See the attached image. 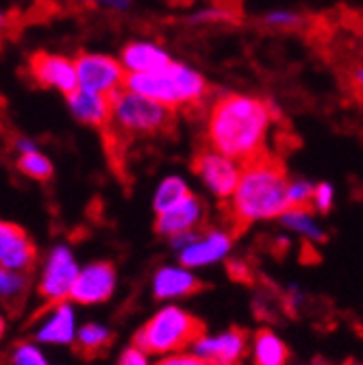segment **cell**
<instances>
[{
	"instance_id": "1",
	"label": "cell",
	"mask_w": 363,
	"mask_h": 365,
	"mask_svg": "<svg viewBox=\"0 0 363 365\" xmlns=\"http://www.w3.org/2000/svg\"><path fill=\"white\" fill-rule=\"evenodd\" d=\"M272 122L267 101L250 94H224L209 109L207 142L211 148L248 163L261 157Z\"/></svg>"
},
{
	"instance_id": "2",
	"label": "cell",
	"mask_w": 363,
	"mask_h": 365,
	"mask_svg": "<svg viewBox=\"0 0 363 365\" xmlns=\"http://www.w3.org/2000/svg\"><path fill=\"white\" fill-rule=\"evenodd\" d=\"M287 185L290 178L283 165L275 159L257 157L244 163L242 178L229 198L233 220L240 226L281 220V215L290 209Z\"/></svg>"
},
{
	"instance_id": "3",
	"label": "cell",
	"mask_w": 363,
	"mask_h": 365,
	"mask_svg": "<svg viewBox=\"0 0 363 365\" xmlns=\"http://www.w3.org/2000/svg\"><path fill=\"white\" fill-rule=\"evenodd\" d=\"M126 89L155 98L172 109L200 105L209 91L207 78L192 66L172 61L161 70L126 74Z\"/></svg>"
},
{
	"instance_id": "4",
	"label": "cell",
	"mask_w": 363,
	"mask_h": 365,
	"mask_svg": "<svg viewBox=\"0 0 363 365\" xmlns=\"http://www.w3.org/2000/svg\"><path fill=\"white\" fill-rule=\"evenodd\" d=\"M203 331L194 313L176 302H163L146 324L135 333L133 344L142 346L153 356H165L178 350H188L194 337Z\"/></svg>"
},
{
	"instance_id": "5",
	"label": "cell",
	"mask_w": 363,
	"mask_h": 365,
	"mask_svg": "<svg viewBox=\"0 0 363 365\" xmlns=\"http://www.w3.org/2000/svg\"><path fill=\"white\" fill-rule=\"evenodd\" d=\"M174 124V109L131 89L111 96V126L128 137L159 135Z\"/></svg>"
},
{
	"instance_id": "6",
	"label": "cell",
	"mask_w": 363,
	"mask_h": 365,
	"mask_svg": "<svg viewBox=\"0 0 363 365\" xmlns=\"http://www.w3.org/2000/svg\"><path fill=\"white\" fill-rule=\"evenodd\" d=\"M78 272H81V261L74 255L72 246L66 242L53 244L37 261V279H35L37 296L46 304L70 300Z\"/></svg>"
},
{
	"instance_id": "7",
	"label": "cell",
	"mask_w": 363,
	"mask_h": 365,
	"mask_svg": "<svg viewBox=\"0 0 363 365\" xmlns=\"http://www.w3.org/2000/svg\"><path fill=\"white\" fill-rule=\"evenodd\" d=\"M192 170L211 196L218 200H229L242 178L244 163L209 146L196 155Z\"/></svg>"
},
{
	"instance_id": "8",
	"label": "cell",
	"mask_w": 363,
	"mask_h": 365,
	"mask_svg": "<svg viewBox=\"0 0 363 365\" xmlns=\"http://www.w3.org/2000/svg\"><path fill=\"white\" fill-rule=\"evenodd\" d=\"M78 327V313L72 300L53 302L37 317L33 327V339L44 348H68L76 344Z\"/></svg>"
},
{
	"instance_id": "9",
	"label": "cell",
	"mask_w": 363,
	"mask_h": 365,
	"mask_svg": "<svg viewBox=\"0 0 363 365\" xmlns=\"http://www.w3.org/2000/svg\"><path fill=\"white\" fill-rule=\"evenodd\" d=\"M78 87L98 91L105 96H116L126 83V70L120 59L105 53H81L76 59Z\"/></svg>"
},
{
	"instance_id": "10",
	"label": "cell",
	"mask_w": 363,
	"mask_h": 365,
	"mask_svg": "<svg viewBox=\"0 0 363 365\" xmlns=\"http://www.w3.org/2000/svg\"><path fill=\"white\" fill-rule=\"evenodd\" d=\"M248 344L250 337L242 329L200 331L190 344V350L213 365H242L248 359Z\"/></svg>"
},
{
	"instance_id": "11",
	"label": "cell",
	"mask_w": 363,
	"mask_h": 365,
	"mask_svg": "<svg viewBox=\"0 0 363 365\" xmlns=\"http://www.w3.org/2000/svg\"><path fill=\"white\" fill-rule=\"evenodd\" d=\"M118 289V269L111 261H89L81 265L70 300L81 307L105 304Z\"/></svg>"
},
{
	"instance_id": "12",
	"label": "cell",
	"mask_w": 363,
	"mask_h": 365,
	"mask_svg": "<svg viewBox=\"0 0 363 365\" xmlns=\"http://www.w3.org/2000/svg\"><path fill=\"white\" fill-rule=\"evenodd\" d=\"M31 76L39 87L59 91L63 96L78 87L76 61L57 53H37L31 59Z\"/></svg>"
},
{
	"instance_id": "13",
	"label": "cell",
	"mask_w": 363,
	"mask_h": 365,
	"mask_svg": "<svg viewBox=\"0 0 363 365\" xmlns=\"http://www.w3.org/2000/svg\"><path fill=\"white\" fill-rule=\"evenodd\" d=\"M233 250V235L224 228H211V231H200L198 237L185 246L183 250L176 252L178 263L185 267L200 269V267H211L224 259H229Z\"/></svg>"
},
{
	"instance_id": "14",
	"label": "cell",
	"mask_w": 363,
	"mask_h": 365,
	"mask_svg": "<svg viewBox=\"0 0 363 365\" xmlns=\"http://www.w3.org/2000/svg\"><path fill=\"white\" fill-rule=\"evenodd\" d=\"M37 261L39 255L31 235L22 226L0 220V265L29 274L37 265Z\"/></svg>"
},
{
	"instance_id": "15",
	"label": "cell",
	"mask_w": 363,
	"mask_h": 365,
	"mask_svg": "<svg viewBox=\"0 0 363 365\" xmlns=\"http://www.w3.org/2000/svg\"><path fill=\"white\" fill-rule=\"evenodd\" d=\"M200 289V279L196 277V269L185 267L183 263L161 265L155 269L150 292L159 302H176L180 298H188Z\"/></svg>"
},
{
	"instance_id": "16",
	"label": "cell",
	"mask_w": 363,
	"mask_h": 365,
	"mask_svg": "<svg viewBox=\"0 0 363 365\" xmlns=\"http://www.w3.org/2000/svg\"><path fill=\"white\" fill-rule=\"evenodd\" d=\"M205 217H207V207H205L203 198L196 194H188L178 205L170 207L163 213H157L155 231H157V235L170 240L178 233L196 231V228L203 226Z\"/></svg>"
},
{
	"instance_id": "17",
	"label": "cell",
	"mask_w": 363,
	"mask_h": 365,
	"mask_svg": "<svg viewBox=\"0 0 363 365\" xmlns=\"http://www.w3.org/2000/svg\"><path fill=\"white\" fill-rule=\"evenodd\" d=\"M66 105L70 115L92 128H107L111 124V96L98 94V91L76 87L66 96Z\"/></svg>"
},
{
	"instance_id": "18",
	"label": "cell",
	"mask_w": 363,
	"mask_h": 365,
	"mask_svg": "<svg viewBox=\"0 0 363 365\" xmlns=\"http://www.w3.org/2000/svg\"><path fill=\"white\" fill-rule=\"evenodd\" d=\"M120 61L124 66V70L128 74H142V72H155L165 68L168 63H172V55L163 48L157 41H148V39H133L128 41L122 53H120Z\"/></svg>"
},
{
	"instance_id": "19",
	"label": "cell",
	"mask_w": 363,
	"mask_h": 365,
	"mask_svg": "<svg viewBox=\"0 0 363 365\" xmlns=\"http://www.w3.org/2000/svg\"><path fill=\"white\" fill-rule=\"evenodd\" d=\"M248 363L250 365H287L290 348L279 333L272 329H259L252 333L248 344Z\"/></svg>"
},
{
	"instance_id": "20",
	"label": "cell",
	"mask_w": 363,
	"mask_h": 365,
	"mask_svg": "<svg viewBox=\"0 0 363 365\" xmlns=\"http://www.w3.org/2000/svg\"><path fill=\"white\" fill-rule=\"evenodd\" d=\"M281 224L287 228V231H292L294 235L302 237L309 244L327 242V233H324L322 224L317 222V215L309 207H290L281 215Z\"/></svg>"
},
{
	"instance_id": "21",
	"label": "cell",
	"mask_w": 363,
	"mask_h": 365,
	"mask_svg": "<svg viewBox=\"0 0 363 365\" xmlns=\"http://www.w3.org/2000/svg\"><path fill=\"white\" fill-rule=\"evenodd\" d=\"M188 194H192V192H190V185H188V180L183 176H176V174L165 176L159 182V185H157L155 196H153V209H155V213L168 211L170 207L178 205Z\"/></svg>"
},
{
	"instance_id": "22",
	"label": "cell",
	"mask_w": 363,
	"mask_h": 365,
	"mask_svg": "<svg viewBox=\"0 0 363 365\" xmlns=\"http://www.w3.org/2000/svg\"><path fill=\"white\" fill-rule=\"evenodd\" d=\"M31 289V277L26 272H16L0 265V304H18Z\"/></svg>"
},
{
	"instance_id": "23",
	"label": "cell",
	"mask_w": 363,
	"mask_h": 365,
	"mask_svg": "<svg viewBox=\"0 0 363 365\" xmlns=\"http://www.w3.org/2000/svg\"><path fill=\"white\" fill-rule=\"evenodd\" d=\"M113 339V331L103 324V322H85L78 327V335H76V348L83 354H96L101 350H105Z\"/></svg>"
},
{
	"instance_id": "24",
	"label": "cell",
	"mask_w": 363,
	"mask_h": 365,
	"mask_svg": "<svg viewBox=\"0 0 363 365\" xmlns=\"http://www.w3.org/2000/svg\"><path fill=\"white\" fill-rule=\"evenodd\" d=\"M16 168L31 180H39V182H46L53 178L55 174V163L53 159L44 153L41 148L26 153V155H18L16 159Z\"/></svg>"
},
{
	"instance_id": "25",
	"label": "cell",
	"mask_w": 363,
	"mask_h": 365,
	"mask_svg": "<svg viewBox=\"0 0 363 365\" xmlns=\"http://www.w3.org/2000/svg\"><path fill=\"white\" fill-rule=\"evenodd\" d=\"M7 365H53L44 346L35 339H22L16 341L9 348Z\"/></svg>"
},
{
	"instance_id": "26",
	"label": "cell",
	"mask_w": 363,
	"mask_h": 365,
	"mask_svg": "<svg viewBox=\"0 0 363 365\" xmlns=\"http://www.w3.org/2000/svg\"><path fill=\"white\" fill-rule=\"evenodd\" d=\"M190 24L194 26H207V24H229V22H237V14L220 7V5H209V7H200L196 11L190 14L188 18Z\"/></svg>"
},
{
	"instance_id": "27",
	"label": "cell",
	"mask_w": 363,
	"mask_h": 365,
	"mask_svg": "<svg viewBox=\"0 0 363 365\" xmlns=\"http://www.w3.org/2000/svg\"><path fill=\"white\" fill-rule=\"evenodd\" d=\"M263 24L270 29H281V31H292L302 24V16L292 9H272L263 16Z\"/></svg>"
},
{
	"instance_id": "28",
	"label": "cell",
	"mask_w": 363,
	"mask_h": 365,
	"mask_svg": "<svg viewBox=\"0 0 363 365\" xmlns=\"http://www.w3.org/2000/svg\"><path fill=\"white\" fill-rule=\"evenodd\" d=\"M313 182L307 178H294L287 185V198H290V207H307L311 205V196H313Z\"/></svg>"
},
{
	"instance_id": "29",
	"label": "cell",
	"mask_w": 363,
	"mask_h": 365,
	"mask_svg": "<svg viewBox=\"0 0 363 365\" xmlns=\"http://www.w3.org/2000/svg\"><path fill=\"white\" fill-rule=\"evenodd\" d=\"M311 205H313V211L317 213H329L335 205V187L333 182H317L313 187V196H311Z\"/></svg>"
},
{
	"instance_id": "30",
	"label": "cell",
	"mask_w": 363,
	"mask_h": 365,
	"mask_svg": "<svg viewBox=\"0 0 363 365\" xmlns=\"http://www.w3.org/2000/svg\"><path fill=\"white\" fill-rule=\"evenodd\" d=\"M155 365H213V363H209L207 359H203L200 354L188 348V350H178V352L159 356Z\"/></svg>"
},
{
	"instance_id": "31",
	"label": "cell",
	"mask_w": 363,
	"mask_h": 365,
	"mask_svg": "<svg viewBox=\"0 0 363 365\" xmlns=\"http://www.w3.org/2000/svg\"><path fill=\"white\" fill-rule=\"evenodd\" d=\"M116 365H155V363H153V354L150 352H146L138 344H131V346H126L120 352Z\"/></svg>"
},
{
	"instance_id": "32",
	"label": "cell",
	"mask_w": 363,
	"mask_h": 365,
	"mask_svg": "<svg viewBox=\"0 0 363 365\" xmlns=\"http://www.w3.org/2000/svg\"><path fill=\"white\" fill-rule=\"evenodd\" d=\"M87 5H92L96 9H105V11H116V14H122V11H128L133 7V0H85Z\"/></svg>"
},
{
	"instance_id": "33",
	"label": "cell",
	"mask_w": 363,
	"mask_h": 365,
	"mask_svg": "<svg viewBox=\"0 0 363 365\" xmlns=\"http://www.w3.org/2000/svg\"><path fill=\"white\" fill-rule=\"evenodd\" d=\"M198 228L196 231H185V233H178V235H174V237H170L168 242H170V248L174 250V252H178V250H183L185 246H190L196 237H198Z\"/></svg>"
},
{
	"instance_id": "34",
	"label": "cell",
	"mask_w": 363,
	"mask_h": 365,
	"mask_svg": "<svg viewBox=\"0 0 363 365\" xmlns=\"http://www.w3.org/2000/svg\"><path fill=\"white\" fill-rule=\"evenodd\" d=\"M14 148H16V153H18V155H26V153L37 150V148H39V144H37V140H33V137H29V135H20V137H16Z\"/></svg>"
},
{
	"instance_id": "35",
	"label": "cell",
	"mask_w": 363,
	"mask_h": 365,
	"mask_svg": "<svg viewBox=\"0 0 363 365\" xmlns=\"http://www.w3.org/2000/svg\"><path fill=\"white\" fill-rule=\"evenodd\" d=\"M287 302H290V307L294 311H298L305 304V294H302V289L298 285H290L287 287Z\"/></svg>"
},
{
	"instance_id": "36",
	"label": "cell",
	"mask_w": 363,
	"mask_h": 365,
	"mask_svg": "<svg viewBox=\"0 0 363 365\" xmlns=\"http://www.w3.org/2000/svg\"><path fill=\"white\" fill-rule=\"evenodd\" d=\"M7 331H9V319H7V313H5V309L0 307V344L5 341V337H7Z\"/></svg>"
},
{
	"instance_id": "37",
	"label": "cell",
	"mask_w": 363,
	"mask_h": 365,
	"mask_svg": "<svg viewBox=\"0 0 363 365\" xmlns=\"http://www.w3.org/2000/svg\"><path fill=\"white\" fill-rule=\"evenodd\" d=\"M350 81H352L354 87L363 89V66H359V68H354V70L350 72Z\"/></svg>"
},
{
	"instance_id": "38",
	"label": "cell",
	"mask_w": 363,
	"mask_h": 365,
	"mask_svg": "<svg viewBox=\"0 0 363 365\" xmlns=\"http://www.w3.org/2000/svg\"><path fill=\"white\" fill-rule=\"evenodd\" d=\"M7 24H9V16H7V11L0 9V31H5Z\"/></svg>"
},
{
	"instance_id": "39",
	"label": "cell",
	"mask_w": 363,
	"mask_h": 365,
	"mask_svg": "<svg viewBox=\"0 0 363 365\" xmlns=\"http://www.w3.org/2000/svg\"><path fill=\"white\" fill-rule=\"evenodd\" d=\"M311 365H331L327 359H315V361H311Z\"/></svg>"
},
{
	"instance_id": "40",
	"label": "cell",
	"mask_w": 363,
	"mask_h": 365,
	"mask_svg": "<svg viewBox=\"0 0 363 365\" xmlns=\"http://www.w3.org/2000/svg\"><path fill=\"white\" fill-rule=\"evenodd\" d=\"M344 365H363V361H348V363H344Z\"/></svg>"
},
{
	"instance_id": "41",
	"label": "cell",
	"mask_w": 363,
	"mask_h": 365,
	"mask_svg": "<svg viewBox=\"0 0 363 365\" xmlns=\"http://www.w3.org/2000/svg\"><path fill=\"white\" fill-rule=\"evenodd\" d=\"M287 365H292V363H287ZM294 365H311V363H294Z\"/></svg>"
},
{
	"instance_id": "42",
	"label": "cell",
	"mask_w": 363,
	"mask_h": 365,
	"mask_svg": "<svg viewBox=\"0 0 363 365\" xmlns=\"http://www.w3.org/2000/svg\"><path fill=\"white\" fill-rule=\"evenodd\" d=\"M53 365H70V363H53Z\"/></svg>"
}]
</instances>
